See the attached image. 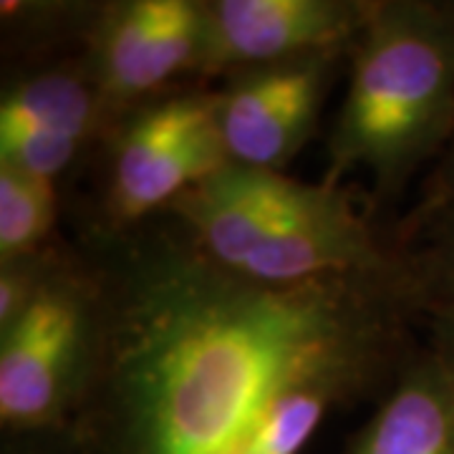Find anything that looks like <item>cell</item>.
Segmentation results:
<instances>
[{
  "label": "cell",
  "mask_w": 454,
  "mask_h": 454,
  "mask_svg": "<svg viewBox=\"0 0 454 454\" xmlns=\"http://www.w3.org/2000/svg\"><path fill=\"white\" fill-rule=\"evenodd\" d=\"M0 127L56 131L91 146L97 137L114 129V119L83 56L71 64L26 71L5 83Z\"/></svg>",
  "instance_id": "9c48e42d"
},
{
  "label": "cell",
  "mask_w": 454,
  "mask_h": 454,
  "mask_svg": "<svg viewBox=\"0 0 454 454\" xmlns=\"http://www.w3.org/2000/svg\"><path fill=\"white\" fill-rule=\"evenodd\" d=\"M56 217V182L0 164V265L49 253Z\"/></svg>",
  "instance_id": "30bf717a"
},
{
  "label": "cell",
  "mask_w": 454,
  "mask_h": 454,
  "mask_svg": "<svg viewBox=\"0 0 454 454\" xmlns=\"http://www.w3.org/2000/svg\"><path fill=\"white\" fill-rule=\"evenodd\" d=\"M94 273L97 356L66 427L79 454H247L293 406L331 409L402 372L424 310L406 265L270 286L212 262L175 220L121 232Z\"/></svg>",
  "instance_id": "6da1fadb"
},
{
  "label": "cell",
  "mask_w": 454,
  "mask_h": 454,
  "mask_svg": "<svg viewBox=\"0 0 454 454\" xmlns=\"http://www.w3.org/2000/svg\"><path fill=\"white\" fill-rule=\"evenodd\" d=\"M373 0H205L200 76L348 51Z\"/></svg>",
  "instance_id": "52a82bcc"
},
{
  "label": "cell",
  "mask_w": 454,
  "mask_h": 454,
  "mask_svg": "<svg viewBox=\"0 0 454 454\" xmlns=\"http://www.w3.org/2000/svg\"><path fill=\"white\" fill-rule=\"evenodd\" d=\"M86 146L89 145L56 131L0 127V164L49 182H56L79 162Z\"/></svg>",
  "instance_id": "7c38bea8"
},
{
  "label": "cell",
  "mask_w": 454,
  "mask_h": 454,
  "mask_svg": "<svg viewBox=\"0 0 454 454\" xmlns=\"http://www.w3.org/2000/svg\"><path fill=\"white\" fill-rule=\"evenodd\" d=\"M422 217L429 227L422 250L414 258L402 255V260L424 310L454 306V202L424 210Z\"/></svg>",
  "instance_id": "8fae6325"
},
{
  "label": "cell",
  "mask_w": 454,
  "mask_h": 454,
  "mask_svg": "<svg viewBox=\"0 0 454 454\" xmlns=\"http://www.w3.org/2000/svg\"><path fill=\"white\" fill-rule=\"evenodd\" d=\"M8 454H79L76 452V447H74V442H71V437H68V432H66V437L61 439V444L59 447H43V444H20L18 450H13V452Z\"/></svg>",
  "instance_id": "9a60e30c"
},
{
  "label": "cell",
  "mask_w": 454,
  "mask_h": 454,
  "mask_svg": "<svg viewBox=\"0 0 454 454\" xmlns=\"http://www.w3.org/2000/svg\"><path fill=\"white\" fill-rule=\"evenodd\" d=\"M432 318V356L437 358L454 396V306H434L427 310Z\"/></svg>",
  "instance_id": "4fadbf2b"
},
{
  "label": "cell",
  "mask_w": 454,
  "mask_h": 454,
  "mask_svg": "<svg viewBox=\"0 0 454 454\" xmlns=\"http://www.w3.org/2000/svg\"><path fill=\"white\" fill-rule=\"evenodd\" d=\"M450 202H454V134L452 139H450V145L444 146L437 164H434L432 182H429L427 197H424L422 212L450 205Z\"/></svg>",
  "instance_id": "5bb4252c"
},
{
  "label": "cell",
  "mask_w": 454,
  "mask_h": 454,
  "mask_svg": "<svg viewBox=\"0 0 454 454\" xmlns=\"http://www.w3.org/2000/svg\"><path fill=\"white\" fill-rule=\"evenodd\" d=\"M348 454H454V396L432 351L402 366Z\"/></svg>",
  "instance_id": "ba28073f"
},
{
  "label": "cell",
  "mask_w": 454,
  "mask_h": 454,
  "mask_svg": "<svg viewBox=\"0 0 454 454\" xmlns=\"http://www.w3.org/2000/svg\"><path fill=\"white\" fill-rule=\"evenodd\" d=\"M348 51L245 68L227 76L225 86L215 91L227 160L280 172L309 145L340 59Z\"/></svg>",
  "instance_id": "8992f818"
},
{
  "label": "cell",
  "mask_w": 454,
  "mask_h": 454,
  "mask_svg": "<svg viewBox=\"0 0 454 454\" xmlns=\"http://www.w3.org/2000/svg\"><path fill=\"white\" fill-rule=\"evenodd\" d=\"M348 59L325 182L366 175L391 200L454 134V3L373 0Z\"/></svg>",
  "instance_id": "7a4b0ae2"
},
{
  "label": "cell",
  "mask_w": 454,
  "mask_h": 454,
  "mask_svg": "<svg viewBox=\"0 0 454 454\" xmlns=\"http://www.w3.org/2000/svg\"><path fill=\"white\" fill-rule=\"evenodd\" d=\"M94 268L56 260L33 301L0 328V424L13 434L66 429L98 340Z\"/></svg>",
  "instance_id": "3957f363"
},
{
  "label": "cell",
  "mask_w": 454,
  "mask_h": 454,
  "mask_svg": "<svg viewBox=\"0 0 454 454\" xmlns=\"http://www.w3.org/2000/svg\"><path fill=\"white\" fill-rule=\"evenodd\" d=\"M202 46L205 0H119L97 13L83 56L116 124L200 76Z\"/></svg>",
  "instance_id": "5b68a950"
},
{
  "label": "cell",
  "mask_w": 454,
  "mask_h": 454,
  "mask_svg": "<svg viewBox=\"0 0 454 454\" xmlns=\"http://www.w3.org/2000/svg\"><path fill=\"white\" fill-rule=\"evenodd\" d=\"M104 210L121 235L215 175L227 160L217 124V94L169 91L121 116L114 129Z\"/></svg>",
  "instance_id": "277c9868"
}]
</instances>
